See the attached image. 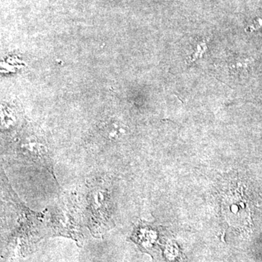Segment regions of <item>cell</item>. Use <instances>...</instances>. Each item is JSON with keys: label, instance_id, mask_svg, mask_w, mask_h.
<instances>
[{"label": "cell", "instance_id": "cell-1", "mask_svg": "<svg viewBox=\"0 0 262 262\" xmlns=\"http://www.w3.org/2000/svg\"><path fill=\"white\" fill-rule=\"evenodd\" d=\"M90 230L96 237L102 235L114 227L113 203L107 184L92 182L87 195Z\"/></svg>", "mask_w": 262, "mask_h": 262}, {"label": "cell", "instance_id": "cell-2", "mask_svg": "<svg viewBox=\"0 0 262 262\" xmlns=\"http://www.w3.org/2000/svg\"><path fill=\"white\" fill-rule=\"evenodd\" d=\"M261 27L262 18H258L251 25L248 26L246 31V32H251L253 31L257 30V29L261 28Z\"/></svg>", "mask_w": 262, "mask_h": 262}]
</instances>
